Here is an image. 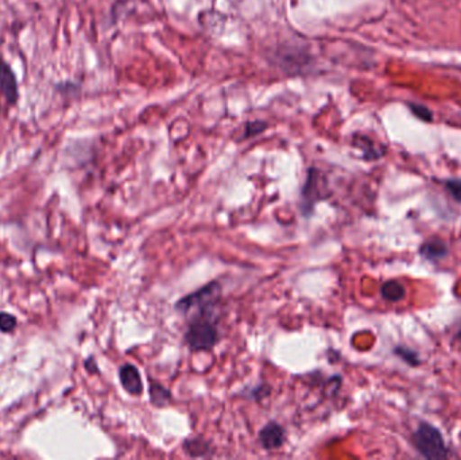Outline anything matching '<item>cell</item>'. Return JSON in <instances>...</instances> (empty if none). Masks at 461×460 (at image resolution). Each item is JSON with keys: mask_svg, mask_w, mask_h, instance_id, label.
<instances>
[{"mask_svg": "<svg viewBox=\"0 0 461 460\" xmlns=\"http://www.w3.org/2000/svg\"><path fill=\"white\" fill-rule=\"evenodd\" d=\"M219 331L211 311H202L192 319L185 332V343L192 351H210L218 345Z\"/></svg>", "mask_w": 461, "mask_h": 460, "instance_id": "1", "label": "cell"}, {"mask_svg": "<svg viewBox=\"0 0 461 460\" xmlns=\"http://www.w3.org/2000/svg\"><path fill=\"white\" fill-rule=\"evenodd\" d=\"M413 445L424 458L441 460L449 456L443 435L429 423H421L413 435Z\"/></svg>", "mask_w": 461, "mask_h": 460, "instance_id": "2", "label": "cell"}, {"mask_svg": "<svg viewBox=\"0 0 461 460\" xmlns=\"http://www.w3.org/2000/svg\"><path fill=\"white\" fill-rule=\"evenodd\" d=\"M221 296V285L218 281L207 284L199 291L183 297L180 302L176 304V310L178 312L188 313L189 311L196 310L197 312L202 311H211L219 302Z\"/></svg>", "mask_w": 461, "mask_h": 460, "instance_id": "3", "label": "cell"}, {"mask_svg": "<svg viewBox=\"0 0 461 460\" xmlns=\"http://www.w3.org/2000/svg\"><path fill=\"white\" fill-rule=\"evenodd\" d=\"M0 96L10 105L19 100V83L13 67L0 57Z\"/></svg>", "mask_w": 461, "mask_h": 460, "instance_id": "4", "label": "cell"}, {"mask_svg": "<svg viewBox=\"0 0 461 460\" xmlns=\"http://www.w3.org/2000/svg\"><path fill=\"white\" fill-rule=\"evenodd\" d=\"M320 177H321V173L316 169H311L308 173V180H306L305 186H303V212L309 213L313 210L314 203L317 200L322 199L321 194H320Z\"/></svg>", "mask_w": 461, "mask_h": 460, "instance_id": "5", "label": "cell"}, {"mask_svg": "<svg viewBox=\"0 0 461 460\" xmlns=\"http://www.w3.org/2000/svg\"><path fill=\"white\" fill-rule=\"evenodd\" d=\"M285 429L278 423L266 424L259 432V442L267 451L278 450L285 443Z\"/></svg>", "mask_w": 461, "mask_h": 460, "instance_id": "6", "label": "cell"}, {"mask_svg": "<svg viewBox=\"0 0 461 460\" xmlns=\"http://www.w3.org/2000/svg\"><path fill=\"white\" fill-rule=\"evenodd\" d=\"M119 378H121L122 386L127 393L131 396H140L143 393L142 377L140 370L132 365H123L119 370Z\"/></svg>", "mask_w": 461, "mask_h": 460, "instance_id": "7", "label": "cell"}, {"mask_svg": "<svg viewBox=\"0 0 461 460\" xmlns=\"http://www.w3.org/2000/svg\"><path fill=\"white\" fill-rule=\"evenodd\" d=\"M420 254L428 261H441V259L448 256V246L446 245L444 240L438 239V238H432V239L428 240V242L421 246Z\"/></svg>", "mask_w": 461, "mask_h": 460, "instance_id": "8", "label": "cell"}, {"mask_svg": "<svg viewBox=\"0 0 461 460\" xmlns=\"http://www.w3.org/2000/svg\"><path fill=\"white\" fill-rule=\"evenodd\" d=\"M381 293L382 296H384V299L392 302H401V300L405 299L406 296V291L405 288H403L402 284H400L395 280L384 283V285H382Z\"/></svg>", "mask_w": 461, "mask_h": 460, "instance_id": "9", "label": "cell"}, {"mask_svg": "<svg viewBox=\"0 0 461 460\" xmlns=\"http://www.w3.org/2000/svg\"><path fill=\"white\" fill-rule=\"evenodd\" d=\"M150 400L156 407L164 408L172 401V393L169 389L164 388L161 383H151Z\"/></svg>", "mask_w": 461, "mask_h": 460, "instance_id": "10", "label": "cell"}, {"mask_svg": "<svg viewBox=\"0 0 461 460\" xmlns=\"http://www.w3.org/2000/svg\"><path fill=\"white\" fill-rule=\"evenodd\" d=\"M184 450L192 458H202V456L208 455V453H210V443L194 437V439L185 440Z\"/></svg>", "mask_w": 461, "mask_h": 460, "instance_id": "11", "label": "cell"}, {"mask_svg": "<svg viewBox=\"0 0 461 460\" xmlns=\"http://www.w3.org/2000/svg\"><path fill=\"white\" fill-rule=\"evenodd\" d=\"M395 354H397V356H400L401 358H402L403 361L406 362V364L411 365V366H417V365L420 364L419 356H417V354L414 353V351L409 350V348H395Z\"/></svg>", "mask_w": 461, "mask_h": 460, "instance_id": "12", "label": "cell"}, {"mask_svg": "<svg viewBox=\"0 0 461 460\" xmlns=\"http://www.w3.org/2000/svg\"><path fill=\"white\" fill-rule=\"evenodd\" d=\"M16 327V319L10 313H0V331L11 332Z\"/></svg>", "mask_w": 461, "mask_h": 460, "instance_id": "13", "label": "cell"}, {"mask_svg": "<svg viewBox=\"0 0 461 460\" xmlns=\"http://www.w3.org/2000/svg\"><path fill=\"white\" fill-rule=\"evenodd\" d=\"M447 191L452 194L457 203H461V180L459 178H452L446 183Z\"/></svg>", "mask_w": 461, "mask_h": 460, "instance_id": "14", "label": "cell"}, {"mask_svg": "<svg viewBox=\"0 0 461 460\" xmlns=\"http://www.w3.org/2000/svg\"><path fill=\"white\" fill-rule=\"evenodd\" d=\"M268 393H270V388L263 383V385H259L257 386V388L252 389L247 396H249V399L258 401V400H262L265 399V397H267Z\"/></svg>", "mask_w": 461, "mask_h": 460, "instance_id": "15", "label": "cell"}, {"mask_svg": "<svg viewBox=\"0 0 461 460\" xmlns=\"http://www.w3.org/2000/svg\"><path fill=\"white\" fill-rule=\"evenodd\" d=\"M266 124L262 123V122H254V123L249 124V129H247L246 138L254 137V135L260 134L263 130L266 129Z\"/></svg>", "mask_w": 461, "mask_h": 460, "instance_id": "16", "label": "cell"}, {"mask_svg": "<svg viewBox=\"0 0 461 460\" xmlns=\"http://www.w3.org/2000/svg\"><path fill=\"white\" fill-rule=\"evenodd\" d=\"M411 108H413L414 113L421 116V118L425 119V121H429V119H432V113H429V111H428L427 108L414 107V105H411Z\"/></svg>", "mask_w": 461, "mask_h": 460, "instance_id": "17", "label": "cell"}, {"mask_svg": "<svg viewBox=\"0 0 461 460\" xmlns=\"http://www.w3.org/2000/svg\"><path fill=\"white\" fill-rule=\"evenodd\" d=\"M86 367L91 373L99 372V369H97L96 364H95L94 358H89L88 361L86 362Z\"/></svg>", "mask_w": 461, "mask_h": 460, "instance_id": "18", "label": "cell"}]
</instances>
